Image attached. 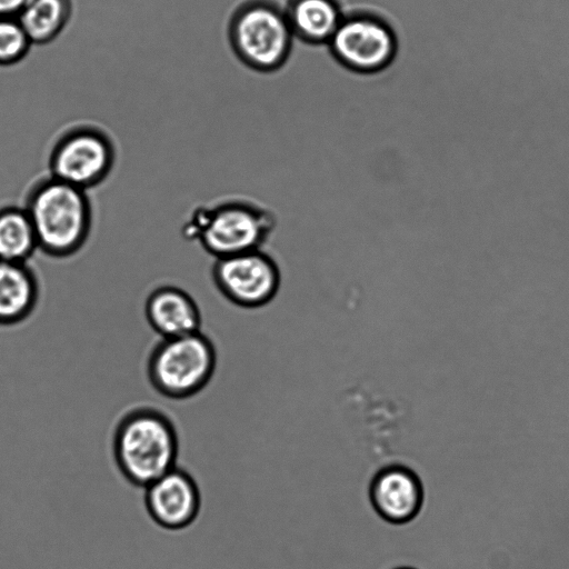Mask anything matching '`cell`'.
<instances>
[{
	"label": "cell",
	"mask_w": 569,
	"mask_h": 569,
	"mask_svg": "<svg viewBox=\"0 0 569 569\" xmlns=\"http://www.w3.org/2000/svg\"><path fill=\"white\" fill-rule=\"evenodd\" d=\"M23 207L46 256L70 258L89 240L93 209L88 191L48 174L32 183Z\"/></svg>",
	"instance_id": "1"
},
{
	"label": "cell",
	"mask_w": 569,
	"mask_h": 569,
	"mask_svg": "<svg viewBox=\"0 0 569 569\" xmlns=\"http://www.w3.org/2000/svg\"><path fill=\"white\" fill-rule=\"evenodd\" d=\"M112 456L122 477L144 489L177 467L179 436L174 422L152 406L128 410L114 427Z\"/></svg>",
	"instance_id": "2"
},
{
	"label": "cell",
	"mask_w": 569,
	"mask_h": 569,
	"mask_svg": "<svg viewBox=\"0 0 569 569\" xmlns=\"http://www.w3.org/2000/svg\"><path fill=\"white\" fill-rule=\"evenodd\" d=\"M274 224L271 211L256 201L228 199L193 209L182 233L220 259L261 249Z\"/></svg>",
	"instance_id": "3"
},
{
	"label": "cell",
	"mask_w": 569,
	"mask_h": 569,
	"mask_svg": "<svg viewBox=\"0 0 569 569\" xmlns=\"http://www.w3.org/2000/svg\"><path fill=\"white\" fill-rule=\"evenodd\" d=\"M228 36L238 59L266 73L286 64L295 40L284 8L274 0L240 3L230 18Z\"/></svg>",
	"instance_id": "4"
},
{
	"label": "cell",
	"mask_w": 569,
	"mask_h": 569,
	"mask_svg": "<svg viewBox=\"0 0 569 569\" xmlns=\"http://www.w3.org/2000/svg\"><path fill=\"white\" fill-rule=\"evenodd\" d=\"M217 366V351L201 330L161 338L151 349L146 365L150 386L171 400L189 399L210 382Z\"/></svg>",
	"instance_id": "5"
},
{
	"label": "cell",
	"mask_w": 569,
	"mask_h": 569,
	"mask_svg": "<svg viewBox=\"0 0 569 569\" xmlns=\"http://www.w3.org/2000/svg\"><path fill=\"white\" fill-rule=\"evenodd\" d=\"M327 46L345 69L375 74L395 61L399 41L393 26L383 16L373 10L356 9L345 12Z\"/></svg>",
	"instance_id": "6"
},
{
	"label": "cell",
	"mask_w": 569,
	"mask_h": 569,
	"mask_svg": "<svg viewBox=\"0 0 569 569\" xmlns=\"http://www.w3.org/2000/svg\"><path fill=\"white\" fill-rule=\"evenodd\" d=\"M116 158L114 143L103 130L77 126L53 143L48 158L49 174L88 191L110 176Z\"/></svg>",
	"instance_id": "7"
},
{
	"label": "cell",
	"mask_w": 569,
	"mask_h": 569,
	"mask_svg": "<svg viewBox=\"0 0 569 569\" xmlns=\"http://www.w3.org/2000/svg\"><path fill=\"white\" fill-rule=\"evenodd\" d=\"M211 277L224 299L244 309L270 303L281 284L277 262L262 249L216 259Z\"/></svg>",
	"instance_id": "8"
},
{
	"label": "cell",
	"mask_w": 569,
	"mask_h": 569,
	"mask_svg": "<svg viewBox=\"0 0 569 569\" xmlns=\"http://www.w3.org/2000/svg\"><path fill=\"white\" fill-rule=\"evenodd\" d=\"M144 506L157 526L178 531L198 518L201 493L194 478L187 470L174 467L144 488Z\"/></svg>",
	"instance_id": "9"
},
{
	"label": "cell",
	"mask_w": 569,
	"mask_h": 569,
	"mask_svg": "<svg viewBox=\"0 0 569 569\" xmlns=\"http://www.w3.org/2000/svg\"><path fill=\"white\" fill-rule=\"evenodd\" d=\"M369 500L377 515L391 525L412 521L421 511L425 490L418 475L403 465H388L373 475Z\"/></svg>",
	"instance_id": "10"
},
{
	"label": "cell",
	"mask_w": 569,
	"mask_h": 569,
	"mask_svg": "<svg viewBox=\"0 0 569 569\" xmlns=\"http://www.w3.org/2000/svg\"><path fill=\"white\" fill-rule=\"evenodd\" d=\"M144 316L161 338H172L201 330L202 317L194 298L184 289L163 284L154 288L144 302Z\"/></svg>",
	"instance_id": "11"
},
{
	"label": "cell",
	"mask_w": 569,
	"mask_h": 569,
	"mask_svg": "<svg viewBox=\"0 0 569 569\" xmlns=\"http://www.w3.org/2000/svg\"><path fill=\"white\" fill-rule=\"evenodd\" d=\"M40 300V281L28 262L0 259V326L23 322Z\"/></svg>",
	"instance_id": "12"
},
{
	"label": "cell",
	"mask_w": 569,
	"mask_h": 569,
	"mask_svg": "<svg viewBox=\"0 0 569 569\" xmlns=\"http://www.w3.org/2000/svg\"><path fill=\"white\" fill-rule=\"evenodd\" d=\"M295 39L328 44L345 12L340 0H288L283 6Z\"/></svg>",
	"instance_id": "13"
},
{
	"label": "cell",
	"mask_w": 569,
	"mask_h": 569,
	"mask_svg": "<svg viewBox=\"0 0 569 569\" xmlns=\"http://www.w3.org/2000/svg\"><path fill=\"white\" fill-rule=\"evenodd\" d=\"M37 250L36 232L24 207H0V259L28 262Z\"/></svg>",
	"instance_id": "14"
},
{
	"label": "cell",
	"mask_w": 569,
	"mask_h": 569,
	"mask_svg": "<svg viewBox=\"0 0 569 569\" xmlns=\"http://www.w3.org/2000/svg\"><path fill=\"white\" fill-rule=\"evenodd\" d=\"M71 16L70 0H30L17 17L32 44L52 41Z\"/></svg>",
	"instance_id": "15"
},
{
	"label": "cell",
	"mask_w": 569,
	"mask_h": 569,
	"mask_svg": "<svg viewBox=\"0 0 569 569\" xmlns=\"http://www.w3.org/2000/svg\"><path fill=\"white\" fill-rule=\"evenodd\" d=\"M31 44L18 18L0 17V66L21 61Z\"/></svg>",
	"instance_id": "16"
},
{
	"label": "cell",
	"mask_w": 569,
	"mask_h": 569,
	"mask_svg": "<svg viewBox=\"0 0 569 569\" xmlns=\"http://www.w3.org/2000/svg\"><path fill=\"white\" fill-rule=\"evenodd\" d=\"M30 0H0V17L17 18Z\"/></svg>",
	"instance_id": "17"
},
{
	"label": "cell",
	"mask_w": 569,
	"mask_h": 569,
	"mask_svg": "<svg viewBox=\"0 0 569 569\" xmlns=\"http://www.w3.org/2000/svg\"><path fill=\"white\" fill-rule=\"evenodd\" d=\"M393 569H416V568L408 567V566H401V567H397V568H393Z\"/></svg>",
	"instance_id": "18"
}]
</instances>
